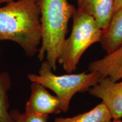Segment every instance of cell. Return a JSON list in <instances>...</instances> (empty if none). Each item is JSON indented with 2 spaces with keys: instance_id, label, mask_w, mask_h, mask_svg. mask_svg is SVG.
<instances>
[{
  "instance_id": "ba28073f",
  "label": "cell",
  "mask_w": 122,
  "mask_h": 122,
  "mask_svg": "<svg viewBox=\"0 0 122 122\" xmlns=\"http://www.w3.org/2000/svg\"><path fill=\"white\" fill-rule=\"evenodd\" d=\"M77 8L94 18L99 27L104 30L108 27L114 13L115 0H75Z\"/></svg>"
},
{
  "instance_id": "277c9868",
  "label": "cell",
  "mask_w": 122,
  "mask_h": 122,
  "mask_svg": "<svg viewBox=\"0 0 122 122\" xmlns=\"http://www.w3.org/2000/svg\"><path fill=\"white\" fill-rule=\"evenodd\" d=\"M52 70L48 61H44L38 74H30L27 77L31 82H37L52 91L59 99L64 112L68 111L70 102L75 94L88 91L100 79L98 73L94 71L57 75Z\"/></svg>"
},
{
  "instance_id": "7c38bea8",
  "label": "cell",
  "mask_w": 122,
  "mask_h": 122,
  "mask_svg": "<svg viewBox=\"0 0 122 122\" xmlns=\"http://www.w3.org/2000/svg\"><path fill=\"white\" fill-rule=\"evenodd\" d=\"M11 114L15 122H47L49 118V115L21 113L16 109L11 110Z\"/></svg>"
},
{
  "instance_id": "52a82bcc",
  "label": "cell",
  "mask_w": 122,
  "mask_h": 122,
  "mask_svg": "<svg viewBox=\"0 0 122 122\" xmlns=\"http://www.w3.org/2000/svg\"><path fill=\"white\" fill-rule=\"evenodd\" d=\"M88 70L98 73L100 79L108 77L113 81L122 80V45L112 53L90 63Z\"/></svg>"
},
{
  "instance_id": "e0dca14e",
  "label": "cell",
  "mask_w": 122,
  "mask_h": 122,
  "mask_svg": "<svg viewBox=\"0 0 122 122\" xmlns=\"http://www.w3.org/2000/svg\"></svg>"
},
{
  "instance_id": "2e32d148",
  "label": "cell",
  "mask_w": 122,
  "mask_h": 122,
  "mask_svg": "<svg viewBox=\"0 0 122 122\" xmlns=\"http://www.w3.org/2000/svg\"><path fill=\"white\" fill-rule=\"evenodd\" d=\"M0 52H1V49H0Z\"/></svg>"
},
{
  "instance_id": "8992f818",
  "label": "cell",
  "mask_w": 122,
  "mask_h": 122,
  "mask_svg": "<svg viewBox=\"0 0 122 122\" xmlns=\"http://www.w3.org/2000/svg\"><path fill=\"white\" fill-rule=\"evenodd\" d=\"M62 112L61 103L57 96H53L45 86L37 82H32L30 95L25 107L27 114L35 115L57 114Z\"/></svg>"
},
{
  "instance_id": "3957f363",
  "label": "cell",
  "mask_w": 122,
  "mask_h": 122,
  "mask_svg": "<svg viewBox=\"0 0 122 122\" xmlns=\"http://www.w3.org/2000/svg\"><path fill=\"white\" fill-rule=\"evenodd\" d=\"M71 34L66 39L58 63L68 74L76 70L84 53L92 45L100 42L101 30L92 16L79 8L72 15Z\"/></svg>"
},
{
  "instance_id": "4fadbf2b",
  "label": "cell",
  "mask_w": 122,
  "mask_h": 122,
  "mask_svg": "<svg viewBox=\"0 0 122 122\" xmlns=\"http://www.w3.org/2000/svg\"><path fill=\"white\" fill-rule=\"evenodd\" d=\"M121 9H122V0H115L114 13L121 10Z\"/></svg>"
},
{
  "instance_id": "9a60e30c",
  "label": "cell",
  "mask_w": 122,
  "mask_h": 122,
  "mask_svg": "<svg viewBox=\"0 0 122 122\" xmlns=\"http://www.w3.org/2000/svg\"><path fill=\"white\" fill-rule=\"evenodd\" d=\"M111 122H122L121 119H117V120H113V121Z\"/></svg>"
},
{
  "instance_id": "9c48e42d",
  "label": "cell",
  "mask_w": 122,
  "mask_h": 122,
  "mask_svg": "<svg viewBox=\"0 0 122 122\" xmlns=\"http://www.w3.org/2000/svg\"><path fill=\"white\" fill-rule=\"evenodd\" d=\"M100 42L107 54L115 51L122 45V9L113 14L108 27L102 30Z\"/></svg>"
},
{
  "instance_id": "7a4b0ae2",
  "label": "cell",
  "mask_w": 122,
  "mask_h": 122,
  "mask_svg": "<svg viewBox=\"0 0 122 122\" xmlns=\"http://www.w3.org/2000/svg\"><path fill=\"white\" fill-rule=\"evenodd\" d=\"M42 40L38 59L46 61L56 71L66 40L68 22L75 7L67 0H40Z\"/></svg>"
},
{
  "instance_id": "5bb4252c",
  "label": "cell",
  "mask_w": 122,
  "mask_h": 122,
  "mask_svg": "<svg viewBox=\"0 0 122 122\" xmlns=\"http://www.w3.org/2000/svg\"><path fill=\"white\" fill-rule=\"evenodd\" d=\"M13 1H15V0H0V4H3V3H8Z\"/></svg>"
},
{
  "instance_id": "5b68a950",
  "label": "cell",
  "mask_w": 122,
  "mask_h": 122,
  "mask_svg": "<svg viewBox=\"0 0 122 122\" xmlns=\"http://www.w3.org/2000/svg\"><path fill=\"white\" fill-rule=\"evenodd\" d=\"M89 93L102 101L113 120L122 118V79L113 81L108 77L100 79L90 88Z\"/></svg>"
},
{
  "instance_id": "6da1fadb",
  "label": "cell",
  "mask_w": 122,
  "mask_h": 122,
  "mask_svg": "<svg viewBox=\"0 0 122 122\" xmlns=\"http://www.w3.org/2000/svg\"><path fill=\"white\" fill-rule=\"evenodd\" d=\"M18 44L25 55L38 53L42 40L40 0H18L0 7V41Z\"/></svg>"
},
{
  "instance_id": "8fae6325",
  "label": "cell",
  "mask_w": 122,
  "mask_h": 122,
  "mask_svg": "<svg viewBox=\"0 0 122 122\" xmlns=\"http://www.w3.org/2000/svg\"><path fill=\"white\" fill-rule=\"evenodd\" d=\"M11 85L10 74L6 71L0 72V122H15L9 110L8 94Z\"/></svg>"
},
{
  "instance_id": "30bf717a",
  "label": "cell",
  "mask_w": 122,
  "mask_h": 122,
  "mask_svg": "<svg viewBox=\"0 0 122 122\" xmlns=\"http://www.w3.org/2000/svg\"><path fill=\"white\" fill-rule=\"evenodd\" d=\"M111 117L106 106L101 102L91 110L72 117H57L54 122H111Z\"/></svg>"
}]
</instances>
